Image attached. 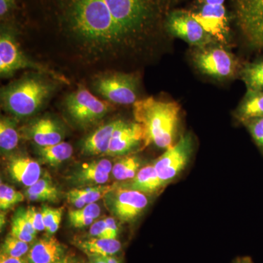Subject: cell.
I'll return each instance as SVG.
<instances>
[{"label": "cell", "instance_id": "6da1fadb", "mask_svg": "<svg viewBox=\"0 0 263 263\" xmlns=\"http://www.w3.org/2000/svg\"><path fill=\"white\" fill-rule=\"evenodd\" d=\"M169 0H17L15 25L27 51L67 76L91 78L154 58Z\"/></svg>", "mask_w": 263, "mask_h": 263}, {"label": "cell", "instance_id": "7a4b0ae2", "mask_svg": "<svg viewBox=\"0 0 263 263\" xmlns=\"http://www.w3.org/2000/svg\"><path fill=\"white\" fill-rule=\"evenodd\" d=\"M60 81L42 72H28L2 88V108L22 119L37 114L55 92Z\"/></svg>", "mask_w": 263, "mask_h": 263}, {"label": "cell", "instance_id": "3957f363", "mask_svg": "<svg viewBox=\"0 0 263 263\" xmlns=\"http://www.w3.org/2000/svg\"><path fill=\"white\" fill-rule=\"evenodd\" d=\"M133 106L135 120L144 129L143 146L153 143L167 149L174 146L179 120V103L149 97L139 99Z\"/></svg>", "mask_w": 263, "mask_h": 263}, {"label": "cell", "instance_id": "277c9868", "mask_svg": "<svg viewBox=\"0 0 263 263\" xmlns=\"http://www.w3.org/2000/svg\"><path fill=\"white\" fill-rule=\"evenodd\" d=\"M24 69H30L34 72H42L51 76L62 84H70L67 76L49 66L33 60L22 49L18 41V32L14 22L1 24L0 32V75L8 77Z\"/></svg>", "mask_w": 263, "mask_h": 263}, {"label": "cell", "instance_id": "5b68a950", "mask_svg": "<svg viewBox=\"0 0 263 263\" xmlns=\"http://www.w3.org/2000/svg\"><path fill=\"white\" fill-rule=\"evenodd\" d=\"M90 89L113 105H133L139 95V78L135 72L106 71L89 78Z\"/></svg>", "mask_w": 263, "mask_h": 263}, {"label": "cell", "instance_id": "8992f818", "mask_svg": "<svg viewBox=\"0 0 263 263\" xmlns=\"http://www.w3.org/2000/svg\"><path fill=\"white\" fill-rule=\"evenodd\" d=\"M63 106L71 122L83 129L95 125L114 108L82 84L65 97Z\"/></svg>", "mask_w": 263, "mask_h": 263}, {"label": "cell", "instance_id": "52a82bcc", "mask_svg": "<svg viewBox=\"0 0 263 263\" xmlns=\"http://www.w3.org/2000/svg\"><path fill=\"white\" fill-rule=\"evenodd\" d=\"M193 62L202 74L218 80L230 79L238 69V61L234 55L217 43L197 48L193 54Z\"/></svg>", "mask_w": 263, "mask_h": 263}, {"label": "cell", "instance_id": "ba28073f", "mask_svg": "<svg viewBox=\"0 0 263 263\" xmlns=\"http://www.w3.org/2000/svg\"><path fill=\"white\" fill-rule=\"evenodd\" d=\"M237 24L246 42L263 50V0H234Z\"/></svg>", "mask_w": 263, "mask_h": 263}, {"label": "cell", "instance_id": "9c48e42d", "mask_svg": "<svg viewBox=\"0 0 263 263\" xmlns=\"http://www.w3.org/2000/svg\"><path fill=\"white\" fill-rule=\"evenodd\" d=\"M164 25L166 32L196 48H203L218 43L193 18L190 11L171 12L166 18Z\"/></svg>", "mask_w": 263, "mask_h": 263}, {"label": "cell", "instance_id": "30bf717a", "mask_svg": "<svg viewBox=\"0 0 263 263\" xmlns=\"http://www.w3.org/2000/svg\"><path fill=\"white\" fill-rule=\"evenodd\" d=\"M192 148L193 140L190 135H186L156 160L154 165L163 185L172 181L183 171L190 160Z\"/></svg>", "mask_w": 263, "mask_h": 263}, {"label": "cell", "instance_id": "8fae6325", "mask_svg": "<svg viewBox=\"0 0 263 263\" xmlns=\"http://www.w3.org/2000/svg\"><path fill=\"white\" fill-rule=\"evenodd\" d=\"M199 3L200 7L197 11H190L193 18L216 42L226 45L230 29L224 3Z\"/></svg>", "mask_w": 263, "mask_h": 263}, {"label": "cell", "instance_id": "7c38bea8", "mask_svg": "<svg viewBox=\"0 0 263 263\" xmlns=\"http://www.w3.org/2000/svg\"><path fill=\"white\" fill-rule=\"evenodd\" d=\"M114 193L112 211L118 219L123 221L134 220L148 205V198L141 192L119 188Z\"/></svg>", "mask_w": 263, "mask_h": 263}, {"label": "cell", "instance_id": "4fadbf2b", "mask_svg": "<svg viewBox=\"0 0 263 263\" xmlns=\"http://www.w3.org/2000/svg\"><path fill=\"white\" fill-rule=\"evenodd\" d=\"M144 129L138 122H128L121 119L114 132L110 146L105 155L122 156L139 145L144 143Z\"/></svg>", "mask_w": 263, "mask_h": 263}, {"label": "cell", "instance_id": "5bb4252c", "mask_svg": "<svg viewBox=\"0 0 263 263\" xmlns=\"http://www.w3.org/2000/svg\"><path fill=\"white\" fill-rule=\"evenodd\" d=\"M121 119H114L97 128L86 137L81 145L83 154L86 155H105L111 141L114 132Z\"/></svg>", "mask_w": 263, "mask_h": 263}, {"label": "cell", "instance_id": "9a60e30c", "mask_svg": "<svg viewBox=\"0 0 263 263\" xmlns=\"http://www.w3.org/2000/svg\"><path fill=\"white\" fill-rule=\"evenodd\" d=\"M65 255L64 246L54 237H47L36 241L26 258L29 263H54Z\"/></svg>", "mask_w": 263, "mask_h": 263}, {"label": "cell", "instance_id": "2e32d148", "mask_svg": "<svg viewBox=\"0 0 263 263\" xmlns=\"http://www.w3.org/2000/svg\"><path fill=\"white\" fill-rule=\"evenodd\" d=\"M33 141L39 147L53 146L62 142L63 133L56 121L50 117L37 119L29 128Z\"/></svg>", "mask_w": 263, "mask_h": 263}, {"label": "cell", "instance_id": "e0dca14e", "mask_svg": "<svg viewBox=\"0 0 263 263\" xmlns=\"http://www.w3.org/2000/svg\"><path fill=\"white\" fill-rule=\"evenodd\" d=\"M8 170L13 179L27 187L32 186L41 178V166L37 162L29 157L12 159L8 162Z\"/></svg>", "mask_w": 263, "mask_h": 263}, {"label": "cell", "instance_id": "ac0fdd59", "mask_svg": "<svg viewBox=\"0 0 263 263\" xmlns=\"http://www.w3.org/2000/svg\"><path fill=\"white\" fill-rule=\"evenodd\" d=\"M111 162L104 159L84 164L76 175V181L82 185H103L112 172Z\"/></svg>", "mask_w": 263, "mask_h": 263}, {"label": "cell", "instance_id": "d6986e66", "mask_svg": "<svg viewBox=\"0 0 263 263\" xmlns=\"http://www.w3.org/2000/svg\"><path fill=\"white\" fill-rule=\"evenodd\" d=\"M114 189L115 185H98L95 187L73 189L67 193V200L76 209H81L106 196Z\"/></svg>", "mask_w": 263, "mask_h": 263}, {"label": "cell", "instance_id": "ffe728a7", "mask_svg": "<svg viewBox=\"0 0 263 263\" xmlns=\"http://www.w3.org/2000/svg\"><path fill=\"white\" fill-rule=\"evenodd\" d=\"M163 186L159 177L155 165L142 167L136 176L131 179L128 189L137 190L143 193H152Z\"/></svg>", "mask_w": 263, "mask_h": 263}, {"label": "cell", "instance_id": "44dd1931", "mask_svg": "<svg viewBox=\"0 0 263 263\" xmlns=\"http://www.w3.org/2000/svg\"><path fill=\"white\" fill-rule=\"evenodd\" d=\"M237 117L243 124L263 117V91H247L237 110Z\"/></svg>", "mask_w": 263, "mask_h": 263}, {"label": "cell", "instance_id": "7402d4cb", "mask_svg": "<svg viewBox=\"0 0 263 263\" xmlns=\"http://www.w3.org/2000/svg\"><path fill=\"white\" fill-rule=\"evenodd\" d=\"M78 248L86 254L97 255H115L122 249V243L117 239L91 238L87 240H78Z\"/></svg>", "mask_w": 263, "mask_h": 263}, {"label": "cell", "instance_id": "603a6c76", "mask_svg": "<svg viewBox=\"0 0 263 263\" xmlns=\"http://www.w3.org/2000/svg\"><path fill=\"white\" fill-rule=\"evenodd\" d=\"M240 75L247 91H263V60L246 64Z\"/></svg>", "mask_w": 263, "mask_h": 263}, {"label": "cell", "instance_id": "cb8c5ba5", "mask_svg": "<svg viewBox=\"0 0 263 263\" xmlns=\"http://www.w3.org/2000/svg\"><path fill=\"white\" fill-rule=\"evenodd\" d=\"M43 160L51 166H57L70 158L73 148L70 143L61 142L53 146L39 147Z\"/></svg>", "mask_w": 263, "mask_h": 263}, {"label": "cell", "instance_id": "d4e9b609", "mask_svg": "<svg viewBox=\"0 0 263 263\" xmlns=\"http://www.w3.org/2000/svg\"><path fill=\"white\" fill-rule=\"evenodd\" d=\"M26 196L31 201L55 202L59 197L58 190L46 179H40L26 191Z\"/></svg>", "mask_w": 263, "mask_h": 263}, {"label": "cell", "instance_id": "484cf974", "mask_svg": "<svg viewBox=\"0 0 263 263\" xmlns=\"http://www.w3.org/2000/svg\"><path fill=\"white\" fill-rule=\"evenodd\" d=\"M100 208L96 202L88 204L81 209L70 210L68 213L71 226L76 228H82L91 226L95 219L100 215Z\"/></svg>", "mask_w": 263, "mask_h": 263}, {"label": "cell", "instance_id": "4316f807", "mask_svg": "<svg viewBox=\"0 0 263 263\" xmlns=\"http://www.w3.org/2000/svg\"><path fill=\"white\" fill-rule=\"evenodd\" d=\"M19 134L14 119L2 117L0 121V147L2 152H9L18 146Z\"/></svg>", "mask_w": 263, "mask_h": 263}, {"label": "cell", "instance_id": "83f0119b", "mask_svg": "<svg viewBox=\"0 0 263 263\" xmlns=\"http://www.w3.org/2000/svg\"><path fill=\"white\" fill-rule=\"evenodd\" d=\"M141 166V161L136 156H127L117 161L112 168V175L118 181L133 179Z\"/></svg>", "mask_w": 263, "mask_h": 263}, {"label": "cell", "instance_id": "f1b7e54d", "mask_svg": "<svg viewBox=\"0 0 263 263\" xmlns=\"http://www.w3.org/2000/svg\"><path fill=\"white\" fill-rule=\"evenodd\" d=\"M30 243L8 235L2 245L1 254L8 257H24L30 250Z\"/></svg>", "mask_w": 263, "mask_h": 263}, {"label": "cell", "instance_id": "f546056e", "mask_svg": "<svg viewBox=\"0 0 263 263\" xmlns=\"http://www.w3.org/2000/svg\"><path fill=\"white\" fill-rule=\"evenodd\" d=\"M62 212H63V208H60V209H52V208L46 206L43 208L41 213H42L43 222L48 234H53L58 230L62 220Z\"/></svg>", "mask_w": 263, "mask_h": 263}, {"label": "cell", "instance_id": "4dcf8cb0", "mask_svg": "<svg viewBox=\"0 0 263 263\" xmlns=\"http://www.w3.org/2000/svg\"><path fill=\"white\" fill-rule=\"evenodd\" d=\"M24 195L5 183L0 184V208L2 210L10 209L15 204L24 201Z\"/></svg>", "mask_w": 263, "mask_h": 263}, {"label": "cell", "instance_id": "1f68e13d", "mask_svg": "<svg viewBox=\"0 0 263 263\" xmlns=\"http://www.w3.org/2000/svg\"><path fill=\"white\" fill-rule=\"evenodd\" d=\"M257 146L263 153V117L252 119L245 123Z\"/></svg>", "mask_w": 263, "mask_h": 263}, {"label": "cell", "instance_id": "d6a6232c", "mask_svg": "<svg viewBox=\"0 0 263 263\" xmlns=\"http://www.w3.org/2000/svg\"><path fill=\"white\" fill-rule=\"evenodd\" d=\"M17 11V0H0L1 24L15 21Z\"/></svg>", "mask_w": 263, "mask_h": 263}, {"label": "cell", "instance_id": "836d02e7", "mask_svg": "<svg viewBox=\"0 0 263 263\" xmlns=\"http://www.w3.org/2000/svg\"><path fill=\"white\" fill-rule=\"evenodd\" d=\"M25 213L29 222L31 223L36 231L41 232L46 230L41 212H38L34 207H30L26 211Z\"/></svg>", "mask_w": 263, "mask_h": 263}, {"label": "cell", "instance_id": "e575fe53", "mask_svg": "<svg viewBox=\"0 0 263 263\" xmlns=\"http://www.w3.org/2000/svg\"><path fill=\"white\" fill-rule=\"evenodd\" d=\"M12 226L18 228V229L26 232V233H30V234L36 235L37 232L33 228L29 219L26 216L25 212H19L18 215L15 216L13 220Z\"/></svg>", "mask_w": 263, "mask_h": 263}, {"label": "cell", "instance_id": "d590c367", "mask_svg": "<svg viewBox=\"0 0 263 263\" xmlns=\"http://www.w3.org/2000/svg\"><path fill=\"white\" fill-rule=\"evenodd\" d=\"M90 236L92 238L111 239L105 220H100L93 223L89 229Z\"/></svg>", "mask_w": 263, "mask_h": 263}, {"label": "cell", "instance_id": "8d00e7d4", "mask_svg": "<svg viewBox=\"0 0 263 263\" xmlns=\"http://www.w3.org/2000/svg\"><path fill=\"white\" fill-rule=\"evenodd\" d=\"M104 220L106 223L107 228H108L109 233H110V238L111 239H117L118 227L116 221L111 217L106 218Z\"/></svg>", "mask_w": 263, "mask_h": 263}, {"label": "cell", "instance_id": "74e56055", "mask_svg": "<svg viewBox=\"0 0 263 263\" xmlns=\"http://www.w3.org/2000/svg\"><path fill=\"white\" fill-rule=\"evenodd\" d=\"M0 263H29L26 257H13L2 254Z\"/></svg>", "mask_w": 263, "mask_h": 263}, {"label": "cell", "instance_id": "f35d334b", "mask_svg": "<svg viewBox=\"0 0 263 263\" xmlns=\"http://www.w3.org/2000/svg\"><path fill=\"white\" fill-rule=\"evenodd\" d=\"M89 263H107L100 255L97 254H87Z\"/></svg>", "mask_w": 263, "mask_h": 263}, {"label": "cell", "instance_id": "ab89813d", "mask_svg": "<svg viewBox=\"0 0 263 263\" xmlns=\"http://www.w3.org/2000/svg\"><path fill=\"white\" fill-rule=\"evenodd\" d=\"M54 263H80V262H79V260L72 256L66 254L62 259Z\"/></svg>", "mask_w": 263, "mask_h": 263}, {"label": "cell", "instance_id": "60d3db41", "mask_svg": "<svg viewBox=\"0 0 263 263\" xmlns=\"http://www.w3.org/2000/svg\"><path fill=\"white\" fill-rule=\"evenodd\" d=\"M107 263H122L120 259L118 258L115 255H100Z\"/></svg>", "mask_w": 263, "mask_h": 263}, {"label": "cell", "instance_id": "b9f144b4", "mask_svg": "<svg viewBox=\"0 0 263 263\" xmlns=\"http://www.w3.org/2000/svg\"><path fill=\"white\" fill-rule=\"evenodd\" d=\"M233 263H253V262H252V259L249 258V257H243L235 259Z\"/></svg>", "mask_w": 263, "mask_h": 263}, {"label": "cell", "instance_id": "7bdbcfd3", "mask_svg": "<svg viewBox=\"0 0 263 263\" xmlns=\"http://www.w3.org/2000/svg\"><path fill=\"white\" fill-rule=\"evenodd\" d=\"M200 3H224L226 0H199Z\"/></svg>", "mask_w": 263, "mask_h": 263}]
</instances>
